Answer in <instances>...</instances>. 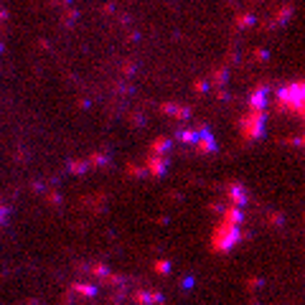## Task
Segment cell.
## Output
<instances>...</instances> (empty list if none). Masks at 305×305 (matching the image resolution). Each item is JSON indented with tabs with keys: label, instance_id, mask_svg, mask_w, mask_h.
<instances>
[{
	"label": "cell",
	"instance_id": "1",
	"mask_svg": "<svg viewBox=\"0 0 305 305\" xmlns=\"http://www.w3.org/2000/svg\"><path fill=\"white\" fill-rule=\"evenodd\" d=\"M277 99H280V107L282 109H290V112H302V82H290L285 84L280 92H277Z\"/></svg>",
	"mask_w": 305,
	"mask_h": 305
},
{
	"label": "cell",
	"instance_id": "2",
	"mask_svg": "<svg viewBox=\"0 0 305 305\" xmlns=\"http://www.w3.org/2000/svg\"><path fill=\"white\" fill-rule=\"evenodd\" d=\"M262 122H264V112L262 109H252L247 117L242 120V132H244V137H259L262 135Z\"/></svg>",
	"mask_w": 305,
	"mask_h": 305
},
{
	"label": "cell",
	"instance_id": "3",
	"mask_svg": "<svg viewBox=\"0 0 305 305\" xmlns=\"http://www.w3.org/2000/svg\"><path fill=\"white\" fill-rule=\"evenodd\" d=\"M196 142H199V150L201 152H211V150H216V142H214V137L204 130L201 132V137H196Z\"/></svg>",
	"mask_w": 305,
	"mask_h": 305
},
{
	"label": "cell",
	"instance_id": "4",
	"mask_svg": "<svg viewBox=\"0 0 305 305\" xmlns=\"http://www.w3.org/2000/svg\"><path fill=\"white\" fill-rule=\"evenodd\" d=\"M147 168L156 173V176H161V173L166 171V158H150V161H147Z\"/></svg>",
	"mask_w": 305,
	"mask_h": 305
},
{
	"label": "cell",
	"instance_id": "5",
	"mask_svg": "<svg viewBox=\"0 0 305 305\" xmlns=\"http://www.w3.org/2000/svg\"><path fill=\"white\" fill-rule=\"evenodd\" d=\"M252 23H254V18H252L249 13H244V16L237 18V26H242V28H244V26H252Z\"/></svg>",
	"mask_w": 305,
	"mask_h": 305
},
{
	"label": "cell",
	"instance_id": "6",
	"mask_svg": "<svg viewBox=\"0 0 305 305\" xmlns=\"http://www.w3.org/2000/svg\"><path fill=\"white\" fill-rule=\"evenodd\" d=\"M168 145H171L168 140H158L156 145H152V150H156V152H163V150H168Z\"/></svg>",
	"mask_w": 305,
	"mask_h": 305
},
{
	"label": "cell",
	"instance_id": "7",
	"mask_svg": "<svg viewBox=\"0 0 305 305\" xmlns=\"http://www.w3.org/2000/svg\"><path fill=\"white\" fill-rule=\"evenodd\" d=\"M0 18H6V13H0Z\"/></svg>",
	"mask_w": 305,
	"mask_h": 305
}]
</instances>
